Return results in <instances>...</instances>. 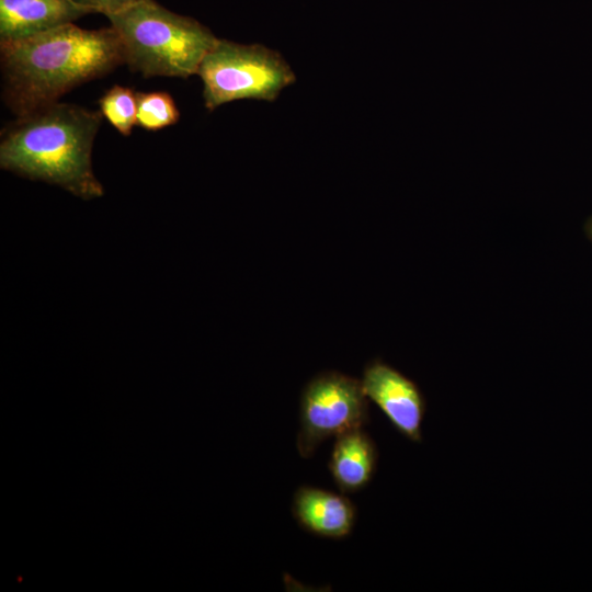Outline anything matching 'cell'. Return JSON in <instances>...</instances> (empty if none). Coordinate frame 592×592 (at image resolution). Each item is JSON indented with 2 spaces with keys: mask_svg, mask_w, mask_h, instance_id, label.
<instances>
[{
  "mask_svg": "<svg viewBox=\"0 0 592 592\" xmlns=\"http://www.w3.org/2000/svg\"><path fill=\"white\" fill-rule=\"evenodd\" d=\"M0 56L4 102L18 117L57 102L72 88L125 62L112 26L87 30L73 23L0 42Z\"/></svg>",
  "mask_w": 592,
  "mask_h": 592,
  "instance_id": "1",
  "label": "cell"
},
{
  "mask_svg": "<svg viewBox=\"0 0 592 592\" xmlns=\"http://www.w3.org/2000/svg\"><path fill=\"white\" fill-rule=\"evenodd\" d=\"M361 382L366 397L392 426L406 439L420 443L426 402L419 386L379 358L365 365Z\"/></svg>",
  "mask_w": 592,
  "mask_h": 592,
  "instance_id": "6",
  "label": "cell"
},
{
  "mask_svg": "<svg viewBox=\"0 0 592 592\" xmlns=\"http://www.w3.org/2000/svg\"><path fill=\"white\" fill-rule=\"evenodd\" d=\"M124 50L125 62L144 77L189 78L217 42L198 21L144 0L107 15Z\"/></svg>",
  "mask_w": 592,
  "mask_h": 592,
  "instance_id": "3",
  "label": "cell"
},
{
  "mask_svg": "<svg viewBox=\"0 0 592 592\" xmlns=\"http://www.w3.org/2000/svg\"><path fill=\"white\" fill-rule=\"evenodd\" d=\"M180 112L173 98L164 91L137 93V123L147 130H158L175 124Z\"/></svg>",
  "mask_w": 592,
  "mask_h": 592,
  "instance_id": "11",
  "label": "cell"
},
{
  "mask_svg": "<svg viewBox=\"0 0 592 592\" xmlns=\"http://www.w3.org/2000/svg\"><path fill=\"white\" fill-rule=\"evenodd\" d=\"M88 13L70 0H0V42L31 37Z\"/></svg>",
  "mask_w": 592,
  "mask_h": 592,
  "instance_id": "8",
  "label": "cell"
},
{
  "mask_svg": "<svg viewBox=\"0 0 592 592\" xmlns=\"http://www.w3.org/2000/svg\"><path fill=\"white\" fill-rule=\"evenodd\" d=\"M584 231H585V235H587L588 239L592 243V216L587 220V223L584 225Z\"/></svg>",
  "mask_w": 592,
  "mask_h": 592,
  "instance_id": "13",
  "label": "cell"
},
{
  "mask_svg": "<svg viewBox=\"0 0 592 592\" xmlns=\"http://www.w3.org/2000/svg\"><path fill=\"white\" fill-rule=\"evenodd\" d=\"M102 116L101 112L55 102L18 117L0 143L1 169L58 185L82 200L103 196L91 161Z\"/></svg>",
  "mask_w": 592,
  "mask_h": 592,
  "instance_id": "2",
  "label": "cell"
},
{
  "mask_svg": "<svg viewBox=\"0 0 592 592\" xmlns=\"http://www.w3.org/2000/svg\"><path fill=\"white\" fill-rule=\"evenodd\" d=\"M292 512L306 532L328 539L348 537L356 521V508L344 494L308 486L295 491Z\"/></svg>",
  "mask_w": 592,
  "mask_h": 592,
  "instance_id": "7",
  "label": "cell"
},
{
  "mask_svg": "<svg viewBox=\"0 0 592 592\" xmlns=\"http://www.w3.org/2000/svg\"><path fill=\"white\" fill-rule=\"evenodd\" d=\"M368 420V398L361 379L338 371L321 372L300 395L297 451L309 458L327 439L363 428Z\"/></svg>",
  "mask_w": 592,
  "mask_h": 592,
  "instance_id": "5",
  "label": "cell"
},
{
  "mask_svg": "<svg viewBox=\"0 0 592 592\" xmlns=\"http://www.w3.org/2000/svg\"><path fill=\"white\" fill-rule=\"evenodd\" d=\"M207 110L243 99L273 102L296 81L283 56L261 44L243 45L217 39L197 73Z\"/></svg>",
  "mask_w": 592,
  "mask_h": 592,
  "instance_id": "4",
  "label": "cell"
},
{
  "mask_svg": "<svg viewBox=\"0 0 592 592\" xmlns=\"http://www.w3.org/2000/svg\"><path fill=\"white\" fill-rule=\"evenodd\" d=\"M76 5L88 10L90 13H103L106 16L119 12L144 0H70Z\"/></svg>",
  "mask_w": 592,
  "mask_h": 592,
  "instance_id": "12",
  "label": "cell"
},
{
  "mask_svg": "<svg viewBox=\"0 0 592 592\" xmlns=\"http://www.w3.org/2000/svg\"><path fill=\"white\" fill-rule=\"evenodd\" d=\"M100 112L123 136H129L137 123V93L130 88L114 86L99 100Z\"/></svg>",
  "mask_w": 592,
  "mask_h": 592,
  "instance_id": "10",
  "label": "cell"
},
{
  "mask_svg": "<svg viewBox=\"0 0 592 592\" xmlns=\"http://www.w3.org/2000/svg\"><path fill=\"white\" fill-rule=\"evenodd\" d=\"M377 459L375 442L363 428H357L335 436L329 470L342 493H353L369 483Z\"/></svg>",
  "mask_w": 592,
  "mask_h": 592,
  "instance_id": "9",
  "label": "cell"
}]
</instances>
